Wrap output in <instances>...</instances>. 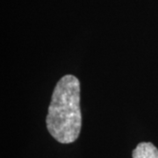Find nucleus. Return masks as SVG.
<instances>
[{
    "mask_svg": "<svg viewBox=\"0 0 158 158\" xmlns=\"http://www.w3.org/2000/svg\"><path fill=\"white\" fill-rule=\"evenodd\" d=\"M133 158H158V149L151 142H141L133 150Z\"/></svg>",
    "mask_w": 158,
    "mask_h": 158,
    "instance_id": "obj_2",
    "label": "nucleus"
},
{
    "mask_svg": "<svg viewBox=\"0 0 158 158\" xmlns=\"http://www.w3.org/2000/svg\"><path fill=\"white\" fill-rule=\"evenodd\" d=\"M52 137L62 144L77 141L82 127L80 83L73 75H65L57 82L46 118Z\"/></svg>",
    "mask_w": 158,
    "mask_h": 158,
    "instance_id": "obj_1",
    "label": "nucleus"
}]
</instances>
